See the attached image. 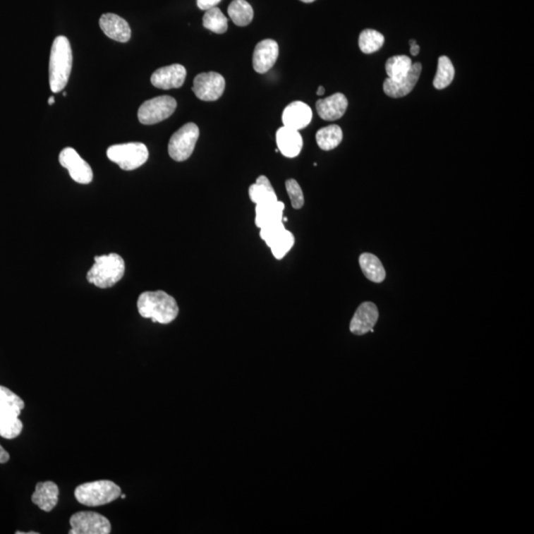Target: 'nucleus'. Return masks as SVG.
<instances>
[{
    "mask_svg": "<svg viewBox=\"0 0 534 534\" xmlns=\"http://www.w3.org/2000/svg\"><path fill=\"white\" fill-rule=\"evenodd\" d=\"M137 306L142 317L162 324H171L179 312L176 299L161 290L142 293L138 299Z\"/></svg>",
    "mask_w": 534,
    "mask_h": 534,
    "instance_id": "f257e3e1",
    "label": "nucleus"
},
{
    "mask_svg": "<svg viewBox=\"0 0 534 534\" xmlns=\"http://www.w3.org/2000/svg\"><path fill=\"white\" fill-rule=\"evenodd\" d=\"M73 68V51L70 41L65 36L56 37L51 49L50 87L54 93L66 87Z\"/></svg>",
    "mask_w": 534,
    "mask_h": 534,
    "instance_id": "f03ea898",
    "label": "nucleus"
},
{
    "mask_svg": "<svg viewBox=\"0 0 534 534\" xmlns=\"http://www.w3.org/2000/svg\"><path fill=\"white\" fill-rule=\"evenodd\" d=\"M24 401L8 388L0 386V437L13 439L20 435L23 423L19 420Z\"/></svg>",
    "mask_w": 534,
    "mask_h": 534,
    "instance_id": "7ed1b4c3",
    "label": "nucleus"
},
{
    "mask_svg": "<svg viewBox=\"0 0 534 534\" xmlns=\"http://www.w3.org/2000/svg\"><path fill=\"white\" fill-rule=\"evenodd\" d=\"M95 265L88 270L86 279L101 289L114 286L124 277L125 262L117 253L95 257Z\"/></svg>",
    "mask_w": 534,
    "mask_h": 534,
    "instance_id": "20e7f679",
    "label": "nucleus"
},
{
    "mask_svg": "<svg viewBox=\"0 0 534 534\" xmlns=\"http://www.w3.org/2000/svg\"><path fill=\"white\" fill-rule=\"evenodd\" d=\"M122 490L109 480L88 482L76 487L75 499L86 506H100L112 503L121 496Z\"/></svg>",
    "mask_w": 534,
    "mask_h": 534,
    "instance_id": "39448f33",
    "label": "nucleus"
},
{
    "mask_svg": "<svg viewBox=\"0 0 534 534\" xmlns=\"http://www.w3.org/2000/svg\"><path fill=\"white\" fill-rule=\"evenodd\" d=\"M106 154L110 161L127 171L139 169L149 159V150L142 142L114 145L107 150Z\"/></svg>",
    "mask_w": 534,
    "mask_h": 534,
    "instance_id": "423d86ee",
    "label": "nucleus"
},
{
    "mask_svg": "<svg viewBox=\"0 0 534 534\" xmlns=\"http://www.w3.org/2000/svg\"><path fill=\"white\" fill-rule=\"evenodd\" d=\"M199 128L194 123H187L172 135L169 142V154L174 161L184 162L193 154L198 141Z\"/></svg>",
    "mask_w": 534,
    "mask_h": 534,
    "instance_id": "0eeeda50",
    "label": "nucleus"
},
{
    "mask_svg": "<svg viewBox=\"0 0 534 534\" xmlns=\"http://www.w3.org/2000/svg\"><path fill=\"white\" fill-rule=\"evenodd\" d=\"M176 100L171 96L162 95L142 103L138 111V119L142 125H154L164 121L174 114Z\"/></svg>",
    "mask_w": 534,
    "mask_h": 534,
    "instance_id": "6e6552de",
    "label": "nucleus"
},
{
    "mask_svg": "<svg viewBox=\"0 0 534 534\" xmlns=\"http://www.w3.org/2000/svg\"><path fill=\"white\" fill-rule=\"evenodd\" d=\"M260 235L270 248L273 257L277 260H282L294 245V236L285 229L283 222L272 224L260 229Z\"/></svg>",
    "mask_w": 534,
    "mask_h": 534,
    "instance_id": "1a4fd4ad",
    "label": "nucleus"
},
{
    "mask_svg": "<svg viewBox=\"0 0 534 534\" xmlns=\"http://www.w3.org/2000/svg\"><path fill=\"white\" fill-rule=\"evenodd\" d=\"M70 534H109L111 523L105 516L95 511H78L70 519Z\"/></svg>",
    "mask_w": 534,
    "mask_h": 534,
    "instance_id": "9d476101",
    "label": "nucleus"
},
{
    "mask_svg": "<svg viewBox=\"0 0 534 534\" xmlns=\"http://www.w3.org/2000/svg\"><path fill=\"white\" fill-rule=\"evenodd\" d=\"M226 80L220 73H199L194 78L192 91L198 99L202 101H216L223 95L225 91Z\"/></svg>",
    "mask_w": 534,
    "mask_h": 534,
    "instance_id": "9b49d317",
    "label": "nucleus"
},
{
    "mask_svg": "<svg viewBox=\"0 0 534 534\" xmlns=\"http://www.w3.org/2000/svg\"><path fill=\"white\" fill-rule=\"evenodd\" d=\"M59 161L61 166L70 172L73 181L80 184H88L92 181L93 172L90 164L81 159L80 154L73 147H66L61 152Z\"/></svg>",
    "mask_w": 534,
    "mask_h": 534,
    "instance_id": "f8f14e48",
    "label": "nucleus"
},
{
    "mask_svg": "<svg viewBox=\"0 0 534 534\" xmlns=\"http://www.w3.org/2000/svg\"><path fill=\"white\" fill-rule=\"evenodd\" d=\"M378 317L379 312L376 305L372 302H364L354 312L349 329L356 336H363L369 332L373 333V328L377 323Z\"/></svg>",
    "mask_w": 534,
    "mask_h": 534,
    "instance_id": "ddd939ff",
    "label": "nucleus"
},
{
    "mask_svg": "<svg viewBox=\"0 0 534 534\" xmlns=\"http://www.w3.org/2000/svg\"><path fill=\"white\" fill-rule=\"evenodd\" d=\"M422 73V65L420 63H413L412 68L407 75L398 80L386 78L383 83V90L386 95L392 98H401L408 95L417 85Z\"/></svg>",
    "mask_w": 534,
    "mask_h": 534,
    "instance_id": "4468645a",
    "label": "nucleus"
},
{
    "mask_svg": "<svg viewBox=\"0 0 534 534\" xmlns=\"http://www.w3.org/2000/svg\"><path fill=\"white\" fill-rule=\"evenodd\" d=\"M186 68L181 65L164 66L152 75L151 83L159 90H174L183 85L186 78Z\"/></svg>",
    "mask_w": 534,
    "mask_h": 534,
    "instance_id": "2eb2a0df",
    "label": "nucleus"
},
{
    "mask_svg": "<svg viewBox=\"0 0 534 534\" xmlns=\"http://www.w3.org/2000/svg\"><path fill=\"white\" fill-rule=\"evenodd\" d=\"M279 56V47L274 40L267 39L255 46L253 56V66L258 73H267L273 68Z\"/></svg>",
    "mask_w": 534,
    "mask_h": 534,
    "instance_id": "dca6fc26",
    "label": "nucleus"
},
{
    "mask_svg": "<svg viewBox=\"0 0 534 534\" xmlns=\"http://www.w3.org/2000/svg\"><path fill=\"white\" fill-rule=\"evenodd\" d=\"M312 118V112L309 105L302 101H294L283 110V126L300 131L311 123Z\"/></svg>",
    "mask_w": 534,
    "mask_h": 534,
    "instance_id": "f3484780",
    "label": "nucleus"
},
{
    "mask_svg": "<svg viewBox=\"0 0 534 534\" xmlns=\"http://www.w3.org/2000/svg\"><path fill=\"white\" fill-rule=\"evenodd\" d=\"M99 25L103 33L112 40L127 43L131 39V27L125 19L116 14H103L99 19Z\"/></svg>",
    "mask_w": 534,
    "mask_h": 534,
    "instance_id": "a211bd4d",
    "label": "nucleus"
},
{
    "mask_svg": "<svg viewBox=\"0 0 534 534\" xmlns=\"http://www.w3.org/2000/svg\"><path fill=\"white\" fill-rule=\"evenodd\" d=\"M348 101L343 93H334L329 97L317 101L316 109L319 116L326 121L341 119L348 109Z\"/></svg>",
    "mask_w": 534,
    "mask_h": 534,
    "instance_id": "6ab92c4d",
    "label": "nucleus"
},
{
    "mask_svg": "<svg viewBox=\"0 0 534 534\" xmlns=\"http://www.w3.org/2000/svg\"><path fill=\"white\" fill-rule=\"evenodd\" d=\"M277 144L278 151L286 157H296L302 151L303 139L301 134L296 130L281 127L277 132Z\"/></svg>",
    "mask_w": 534,
    "mask_h": 534,
    "instance_id": "aec40b11",
    "label": "nucleus"
},
{
    "mask_svg": "<svg viewBox=\"0 0 534 534\" xmlns=\"http://www.w3.org/2000/svg\"><path fill=\"white\" fill-rule=\"evenodd\" d=\"M59 494L60 490L54 482H40L36 485L35 492L32 494V502L42 511L49 513L58 504Z\"/></svg>",
    "mask_w": 534,
    "mask_h": 534,
    "instance_id": "412c9836",
    "label": "nucleus"
},
{
    "mask_svg": "<svg viewBox=\"0 0 534 534\" xmlns=\"http://www.w3.org/2000/svg\"><path fill=\"white\" fill-rule=\"evenodd\" d=\"M283 202L275 201L270 203L257 204L255 206V225L262 229L272 224L283 222Z\"/></svg>",
    "mask_w": 534,
    "mask_h": 534,
    "instance_id": "4be33fe9",
    "label": "nucleus"
},
{
    "mask_svg": "<svg viewBox=\"0 0 534 534\" xmlns=\"http://www.w3.org/2000/svg\"><path fill=\"white\" fill-rule=\"evenodd\" d=\"M359 265L363 274L370 281L381 283L385 280L386 272L382 262L372 253H363L359 257Z\"/></svg>",
    "mask_w": 534,
    "mask_h": 534,
    "instance_id": "5701e85b",
    "label": "nucleus"
},
{
    "mask_svg": "<svg viewBox=\"0 0 534 534\" xmlns=\"http://www.w3.org/2000/svg\"><path fill=\"white\" fill-rule=\"evenodd\" d=\"M250 198L253 203L265 204L277 201V193L267 176L257 177V182L250 186Z\"/></svg>",
    "mask_w": 534,
    "mask_h": 534,
    "instance_id": "b1692460",
    "label": "nucleus"
},
{
    "mask_svg": "<svg viewBox=\"0 0 534 534\" xmlns=\"http://www.w3.org/2000/svg\"><path fill=\"white\" fill-rule=\"evenodd\" d=\"M343 131L338 125H329L322 128L316 134L317 146L323 151H332L343 141Z\"/></svg>",
    "mask_w": 534,
    "mask_h": 534,
    "instance_id": "393cba45",
    "label": "nucleus"
},
{
    "mask_svg": "<svg viewBox=\"0 0 534 534\" xmlns=\"http://www.w3.org/2000/svg\"><path fill=\"white\" fill-rule=\"evenodd\" d=\"M228 14L238 27L248 26L253 19V9L247 0H233L229 6Z\"/></svg>",
    "mask_w": 534,
    "mask_h": 534,
    "instance_id": "a878e982",
    "label": "nucleus"
},
{
    "mask_svg": "<svg viewBox=\"0 0 534 534\" xmlns=\"http://www.w3.org/2000/svg\"><path fill=\"white\" fill-rule=\"evenodd\" d=\"M412 66V60L408 56H394L386 61V73L390 80H401L408 75Z\"/></svg>",
    "mask_w": 534,
    "mask_h": 534,
    "instance_id": "bb28decb",
    "label": "nucleus"
},
{
    "mask_svg": "<svg viewBox=\"0 0 534 534\" xmlns=\"http://www.w3.org/2000/svg\"><path fill=\"white\" fill-rule=\"evenodd\" d=\"M454 66L447 56H439L437 63V75L435 76L434 86L437 90H444L454 81Z\"/></svg>",
    "mask_w": 534,
    "mask_h": 534,
    "instance_id": "cd10ccee",
    "label": "nucleus"
},
{
    "mask_svg": "<svg viewBox=\"0 0 534 534\" xmlns=\"http://www.w3.org/2000/svg\"><path fill=\"white\" fill-rule=\"evenodd\" d=\"M204 28L216 34H224L228 30V19L218 7H212L203 16Z\"/></svg>",
    "mask_w": 534,
    "mask_h": 534,
    "instance_id": "c85d7f7f",
    "label": "nucleus"
},
{
    "mask_svg": "<svg viewBox=\"0 0 534 534\" xmlns=\"http://www.w3.org/2000/svg\"><path fill=\"white\" fill-rule=\"evenodd\" d=\"M384 42L385 38L380 32L365 29L359 35L358 46L363 53L372 54L382 48Z\"/></svg>",
    "mask_w": 534,
    "mask_h": 534,
    "instance_id": "c756f323",
    "label": "nucleus"
},
{
    "mask_svg": "<svg viewBox=\"0 0 534 534\" xmlns=\"http://www.w3.org/2000/svg\"><path fill=\"white\" fill-rule=\"evenodd\" d=\"M285 186H286V190L288 195H289L290 200L293 208L301 209L304 206V194H303L301 186L295 179H288L285 182Z\"/></svg>",
    "mask_w": 534,
    "mask_h": 534,
    "instance_id": "7c9ffc66",
    "label": "nucleus"
},
{
    "mask_svg": "<svg viewBox=\"0 0 534 534\" xmlns=\"http://www.w3.org/2000/svg\"><path fill=\"white\" fill-rule=\"evenodd\" d=\"M221 0H197V6L201 9V11H208L212 7L217 6Z\"/></svg>",
    "mask_w": 534,
    "mask_h": 534,
    "instance_id": "2f4dec72",
    "label": "nucleus"
},
{
    "mask_svg": "<svg viewBox=\"0 0 534 534\" xmlns=\"http://www.w3.org/2000/svg\"><path fill=\"white\" fill-rule=\"evenodd\" d=\"M9 459H11V456H9L8 452L0 445V463H6Z\"/></svg>",
    "mask_w": 534,
    "mask_h": 534,
    "instance_id": "473e14b6",
    "label": "nucleus"
},
{
    "mask_svg": "<svg viewBox=\"0 0 534 534\" xmlns=\"http://www.w3.org/2000/svg\"><path fill=\"white\" fill-rule=\"evenodd\" d=\"M410 53L412 54V56H418V53H420V46L418 45L417 41L410 40Z\"/></svg>",
    "mask_w": 534,
    "mask_h": 534,
    "instance_id": "72a5a7b5",
    "label": "nucleus"
},
{
    "mask_svg": "<svg viewBox=\"0 0 534 534\" xmlns=\"http://www.w3.org/2000/svg\"><path fill=\"white\" fill-rule=\"evenodd\" d=\"M324 93V87L323 86H319L317 88V95L319 96L323 95Z\"/></svg>",
    "mask_w": 534,
    "mask_h": 534,
    "instance_id": "f704fd0d",
    "label": "nucleus"
},
{
    "mask_svg": "<svg viewBox=\"0 0 534 534\" xmlns=\"http://www.w3.org/2000/svg\"><path fill=\"white\" fill-rule=\"evenodd\" d=\"M54 103H55V98L51 96V97L49 98V104L51 105L54 104Z\"/></svg>",
    "mask_w": 534,
    "mask_h": 534,
    "instance_id": "c9c22d12",
    "label": "nucleus"
},
{
    "mask_svg": "<svg viewBox=\"0 0 534 534\" xmlns=\"http://www.w3.org/2000/svg\"><path fill=\"white\" fill-rule=\"evenodd\" d=\"M302 2H305V4H312V2L316 1V0H301Z\"/></svg>",
    "mask_w": 534,
    "mask_h": 534,
    "instance_id": "e433bc0d",
    "label": "nucleus"
},
{
    "mask_svg": "<svg viewBox=\"0 0 534 534\" xmlns=\"http://www.w3.org/2000/svg\"><path fill=\"white\" fill-rule=\"evenodd\" d=\"M120 497H121L122 499H125V498H126V494H121V496H120Z\"/></svg>",
    "mask_w": 534,
    "mask_h": 534,
    "instance_id": "4c0bfd02",
    "label": "nucleus"
}]
</instances>
